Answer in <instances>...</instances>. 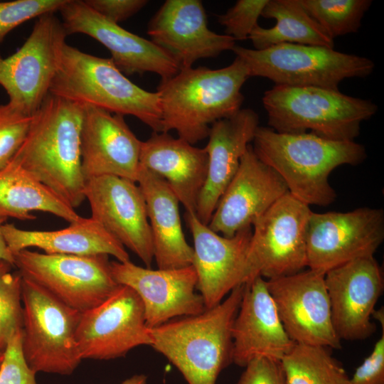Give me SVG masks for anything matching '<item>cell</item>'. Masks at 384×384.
Returning a JSON list of instances; mask_svg holds the SVG:
<instances>
[{
  "mask_svg": "<svg viewBox=\"0 0 384 384\" xmlns=\"http://www.w3.org/2000/svg\"><path fill=\"white\" fill-rule=\"evenodd\" d=\"M334 328L341 340H363L376 331L371 321L383 290L381 267L374 256L358 258L324 274Z\"/></svg>",
  "mask_w": 384,
  "mask_h": 384,
  "instance_id": "obj_17",
  "label": "cell"
},
{
  "mask_svg": "<svg viewBox=\"0 0 384 384\" xmlns=\"http://www.w3.org/2000/svg\"><path fill=\"white\" fill-rule=\"evenodd\" d=\"M245 368L236 384H286L281 361L259 357Z\"/></svg>",
  "mask_w": 384,
  "mask_h": 384,
  "instance_id": "obj_37",
  "label": "cell"
},
{
  "mask_svg": "<svg viewBox=\"0 0 384 384\" xmlns=\"http://www.w3.org/2000/svg\"><path fill=\"white\" fill-rule=\"evenodd\" d=\"M193 240L192 266L197 275L196 289L206 309L220 304L235 287L244 284L245 262L252 227L231 238L215 233L195 213L186 212Z\"/></svg>",
  "mask_w": 384,
  "mask_h": 384,
  "instance_id": "obj_21",
  "label": "cell"
},
{
  "mask_svg": "<svg viewBox=\"0 0 384 384\" xmlns=\"http://www.w3.org/2000/svg\"><path fill=\"white\" fill-rule=\"evenodd\" d=\"M20 274L68 306L82 313L104 302L119 287L109 255L47 254L24 249L13 254Z\"/></svg>",
  "mask_w": 384,
  "mask_h": 384,
  "instance_id": "obj_11",
  "label": "cell"
},
{
  "mask_svg": "<svg viewBox=\"0 0 384 384\" xmlns=\"http://www.w3.org/2000/svg\"><path fill=\"white\" fill-rule=\"evenodd\" d=\"M282 324L295 343L341 348L334 328L324 274L308 269L266 279Z\"/></svg>",
  "mask_w": 384,
  "mask_h": 384,
  "instance_id": "obj_14",
  "label": "cell"
},
{
  "mask_svg": "<svg viewBox=\"0 0 384 384\" xmlns=\"http://www.w3.org/2000/svg\"><path fill=\"white\" fill-rule=\"evenodd\" d=\"M141 142L124 116L83 104L80 151L85 181L110 175L137 183Z\"/></svg>",
  "mask_w": 384,
  "mask_h": 384,
  "instance_id": "obj_22",
  "label": "cell"
},
{
  "mask_svg": "<svg viewBox=\"0 0 384 384\" xmlns=\"http://www.w3.org/2000/svg\"><path fill=\"white\" fill-rule=\"evenodd\" d=\"M66 0H14L0 1V44L14 28L33 18L55 13Z\"/></svg>",
  "mask_w": 384,
  "mask_h": 384,
  "instance_id": "obj_33",
  "label": "cell"
},
{
  "mask_svg": "<svg viewBox=\"0 0 384 384\" xmlns=\"http://www.w3.org/2000/svg\"><path fill=\"white\" fill-rule=\"evenodd\" d=\"M232 51L249 78H265L276 85L338 90L343 80L366 78L375 68L368 58L319 46L284 43L255 50L235 45Z\"/></svg>",
  "mask_w": 384,
  "mask_h": 384,
  "instance_id": "obj_7",
  "label": "cell"
},
{
  "mask_svg": "<svg viewBox=\"0 0 384 384\" xmlns=\"http://www.w3.org/2000/svg\"><path fill=\"white\" fill-rule=\"evenodd\" d=\"M262 101L268 127L274 131L311 132L334 141H354L361 123L378 111L371 100L314 86L274 85Z\"/></svg>",
  "mask_w": 384,
  "mask_h": 384,
  "instance_id": "obj_6",
  "label": "cell"
},
{
  "mask_svg": "<svg viewBox=\"0 0 384 384\" xmlns=\"http://www.w3.org/2000/svg\"><path fill=\"white\" fill-rule=\"evenodd\" d=\"M252 142L257 157L282 177L292 196L308 206L333 203L337 196L329 181L331 173L367 157L365 146L355 141H334L311 132L280 133L259 126Z\"/></svg>",
  "mask_w": 384,
  "mask_h": 384,
  "instance_id": "obj_1",
  "label": "cell"
},
{
  "mask_svg": "<svg viewBox=\"0 0 384 384\" xmlns=\"http://www.w3.org/2000/svg\"><path fill=\"white\" fill-rule=\"evenodd\" d=\"M68 36L87 35L107 48L112 60L124 75L154 73L167 80L179 70L178 64L151 41L122 28L82 0H66L58 11Z\"/></svg>",
  "mask_w": 384,
  "mask_h": 384,
  "instance_id": "obj_15",
  "label": "cell"
},
{
  "mask_svg": "<svg viewBox=\"0 0 384 384\" xmlns=\"http://www.w3.org/2000/svg\"><path fill=\"white\" fill-rule=\"evenodd\" d=\"M33 119L13 110L7 103L0 105V170L6 166L23 144Z\"/></svg>",
  "mask_w": 384,
  "mask_h": 384,
  "instance_id": "obj_34",
  "label": "cell"
},
{
  "mask_svg": "<svg viewBox=\"0 0 384 384\" xmlns=\"http://www.w3.org/2000/svg\"><path fill=\"white\" fill-rule=\"evenodd\" d=\"M67 36L55 13H47L38 18L21 47L6 58L0 55V85L13 110L32 116L40 108L50 94Z\"/></svg>",
  "mask_w": 384,
  "mask_h": 384,
  "instance_id": "obj_9",
  "label": "cell"
},
{
  "mask_svg": "<svg viewBox=\"0 0 384 384\" xmlns=\"http://www.w3.org/2000/svg\"><path fill=\"white\" fill-rule=\"evenodd\" d=\"M110 270L119 284L130 287L139 297L149 329L206 310L202 297L196 292L197 275L192 265L151 270L130 260H116L110 262Z\"/></svg>",
  "mask_w": 384,
  "mask_h": 384,
  "instance_id": "obj_18",
  "label": "cell"
},
{
  "mask_svg": "<svg viewBox=\"0 0 384 384\" xmlns=\"http://www.w3.org/2000/svg\"><path fill=\"white\" fill-rule=\"evenodd\" d=\"M21 297L22 348L28 365L36 373L71 375L82 360L76 341L81 312L23 277Z\"/></svg>",
  "mask_w": 384,
  "mask_h": 384,
  "instance_id": "obj_8",
  "label": "cell"
},
{
  "mask_svg": "<svg viewBox=\"0 0 384 384\" xmlns=\"http://www.w3.org/2000/svg\"><path fill=\"white\" fill-rule=\"evenodd\" d=\"M287 193L282 177L257 157L250 144L208 225L215 233L231 238L238 231L252 227Z\"/></svg>",
  "mask_w": 384,
  "mask_h": 384,
  "instance_id": "obj_20",
  "label": "cell"
},
{
  "mask_svg": "<svg viewBox=\"0 0 384 384\" xmlns=\"http://www.w3.org/2000/svg\"><path fill=\"white\" fill-rule=\"evenodd\" d=\"M147 34L180 70L192 68L200 59L232 50L235 46L232 37L208 28L200 0H166L149 21Z\"/></svg>",
  "mask_w": 384,
  "mask_h": 384,
  "instance_id": "obj_19",
  "label": "cell"
},
{
  "mask_svg": "<svg viewBox=\"0 0 384 384\" xmlns=\"http://www.w3.org/2000/svg\"><path fill=\"white\" fill-rule=\"evenodd\" d=\"M329 348L295 343L281 359L286 384H350Z\"/></svg>",
  "mask_w": 384,
  "mask_h": 384,
  "instance_id": "obj_30",
  "label": "cell"
},
{
  "mask_svg": "<svg viewBox=\"0 0 384 384\" xmlns=\"http://www.w3.org/2000/svg\"><path fill=\"white\" fill-rule=\"evenodd\" d=\"M261 16L276 21L269 28L257 26L249 39L255 50L290 43L334 48V41L306 11L299 0H268Z\"/></svg>",
  "mask_w": 384,
  "mask_h": 384,
  "instance_id": "obj_29",
  "label": "cell"
},
{
  "mask_svg": "<svg viewBox=\"0 0 384 384\" xmlns=\"http://www.w3.org/2000/svg\"><path fill=\"white\" fill-rule=\"evenodd\" d=\"M83 104L49 94L13 159L73 208L85 200L80 140Z\"/></svg>",
  "mask_w": 384,
  "mask_h": 384,
  "instance_id": "obj_2",
  "label": "cell"
},
{
  "mask_svg": "<svg viewBox=\"0 0 384 384\" xmlns=\"http://www.w3.org/2000/svg\"><path fill=\"white\" fill-rule=\"evenodd\" d=\"M383 240L382 208L311 212L306 228V266L325 274L351 260L374 256Z\"/></svg>",
  "mask_w": 384,
  "mask_h": 384,
  "instance_id": "obj_12",
  "label": "cell"
},
{
  "mask_svg": "<svg viewBox=\"0 0 384 384\" xmlns=\"http://www.w3.org/2000/svg\"><path fill=\"white\" fill-rule=\"evenodd\" d=\"M306 11L333 39L358 32L371 0H299Z\"/></svg>",
  "mask_w": 384,
  "mask_h": 384,
  "instance_id": "obj_31",
  "label": "cell"
},
{
  "mask_svg": "<svg viewBox=\"0 0 384 384\" xmlns=\"http://www.w3.org/2000/svg\"><path fill=\"white\" fill-rule=\"evenodd\" d=\"M258 127L259 116L249 108L240 109L234 115L210 126L205 147L208 158L207 176L195 213L203 224L208 225Z\"/></svg>",
  "mask_w": 384,
  "mask_h": 384,
  "instance_id": "obj_24",
  "label": "cell"
},
{
  "mask_svg": "<svg viewBox=\"0 0 384 384\" xmlns=\"http://www.w3.org/2000/svg\"><path fill=\"white\" fill-rule=\"evenodd\" d=\"M309 206L287 193L252 225L244 283L260 276L271 279L291 275L306 266Z\"/></svg>",
  "mask_w": 384,
  "mask_h": 384,
  "instance_id": "obj_10",
  "label": "cell"
},
{
  "mask_svg": "<svg viewBox=\"0 0 384 384\" xmlns=\"http://www.w3.org/2000/svg\"><path fill=\"white\" fill-rule=\"evenodd\" d=\"M147 376L144 374H137L124 380L121 384H146Z\"/></svg>",
  "mask_w": 384,
  "mask_h": 384,
  "instance_id": "obj_41",
  "label": "cell"
},
{
  "mask_svg": "<svg viewBox=\"0 0 384 384\" xmlns=\"http://www.w3.org/2000/svg\"><path fill=\"white\" fill-rule=\"evenodd\" d=\"M76 341L82 359H114L137 346H151L139 297L130 287L119 285L104 302L81 313Z\"/></svg>",
  "mask_w": 384,
  "mask_h": 384,
  "instance_id": "obj_13",
  "label": "cell"
},
{
  "mask_svg": "<svg viewBox=\"0 0 384 384\" xmlns=\"http://www.w3.org/2000/svg\"><path fill=\"white\" fill-rule=\"evenodd\" d=\"M4 359V351L0 349V366Z\"/></svg>",
  "mask_w": 384,
  "mask_h": 384,
  "instance_id": "obj_42",
  "label": "cell"
},
{
  "mask_svg": "<svg viewBox=\"0 0 384 384\" xmlns=\"http://www.w3.org/2000/svg\"><path fill=\"white\" fill-rule=\"evenodd\" d=\"M137 183L144 197L154 259L158 268L176 269L192 265L193 250L182 229L176 196L164 178L141 166Z\"/></svg>",
  "mask_w": 384,
  "mask_h": 384,
  "instance_id": "obj_26",
  "label": "cell"
},
{
  "mask_svg": "<svg viewBox=\"0 0 384 384\" xmlns=\"http://www.w3.org/2000/svg\"><path fill=\"white\" fill-rule=\"evenodd\" d=\"M245 283L227 298L197 315L176 318L149 329L151 346L181 373L188 384H215L232 363V326Z\"/></svg>",
  "mask_w": 384,
  "mask_h": 384,
  "instance_id": "obj_4",
  "label": "cell"
},
{
  "mask_svg": "<svg viewBox=\"0 0 384 384\" xmlns=\"http://www.w3.org/2000/svg\"><path fill=\"white\" fill-rule=\"evenodd\" d=\"M50 93L111 113L132 115L161 132L158 93L129 80L111 58L90 55L65 43Z\"/></svg>",
  "mask_w": 384,
  "mask_h": 384,
  "instance_id": "obj_5",
  "label": "cell"
},
{
  "mask_svg": "<svg viewBox=\"0 0 384 384\" xmlns=\"http://www.w3.org/2000/svg\"><path fill=\"white\" fill-rule=\"evenodd\" d=\"M13 265L0 259V349L23 328L22 277L13 272Z\"/></svg>",
  "mask_w": 384,
  "mask_h": 384,
  "instance_id": "obj_32",
  "label": "cell"
},
{
  "mask_svg": "<svg viewBox=\"0 0 384 384\" xmlns=\"http://www.w3.org/2000/svg\"><path fill=\"white\" fill-rule=\"evenodd\" d=\"M6 220V218H0V259L6 260L14 265L13 253L8 247L2 233V225Z\"/></svg>",
  "mask_w": 384,
  "mask_h": 384,
  "instance_id": "obj_40",
  "label": "cell"
},
{
  "mask_svg": "<svg viewBox=\"0 0 384 384\" xmlns=\"http://www.w3.org/2000/svg\"><path fill=\"white\" fill-rule=\"evenodd\" d=\"M23 330H18L4 350L0 384H37L36 372L28 365L22 348Z\"/></svg>",
  "mask_w": 384,
  "mask_h": 384,
  "instance_id": "obj_36",
  "label": "cell"
},
{
  "mask_svg": "<svg viewBox=\"0 0 384 384\" xmlns=\"http://www.w3.org/2000/svg\"><path fill=\"white\" fill-rule=\"evenodd\" d=\"M33 211L55 215L69 223L80 218L74 208L12 159L0 170V218L33 220Z\"/></svg>",
  "mask_w": 384,
  "mask_h": 384,
  "instance_id": "obj_28",
  "label": "cell"
},
{
  "mask_svg": "<svg viewBox=\"0 0 384 384\" xmlns=\"http://www.w3.org/2000/svg\"><path fill=\"white\" fill-rule=\"evenodd\" d=\"M2 233L13 254L37 247L47 254L107 255L119 262L130 260L125 247L91 217H80L67 228L50 231L26 230L6 223L2 225Z\"/></svg>",
  "mask_w": 384,
  "mask_h": 384,
  "instance_id": "obj_27",
  "label": "cell"
},
{
  "mask_svg": "<svg viewBox=\"0 0 384 384\" xmlns=\"http://www.w3.org/2000/svg\"><path fill=\"white\" fill-rule=\"evenodd\" d=\"M248 78L245 64L235 57L223 68L192 67L161 80L156 92L161 132L176 131L179 138L193 145L206 139L214 122L242 109L241 89Z\"/></svg>",
  "mask_w": 384,
  "mask_h": 384,
  "instance_id": "obj_3",
  "label": "cell"
},
{
  "mask_svg": "<svg viewBox=\"0 0 384 384\" xmlns=\"http://www.w3.org/2000/svg\"><path fill=\"white\" fill-rule=\"evenodd\" d=\"M268 0H238L225 13L218 15L225 34L235 41L249 38Z\"/></svg>",
  "mask_w": 384,
  "mask_h": 384,
  "instance_id": "obj_35",
  "label": "cell"
},
{
  "mask_svg": "<svg viewBox=\"0 0 384 384\" xmlns=\"http://www.w3.org/2000/svg\"><path fill=\"white\" fill-rule=\"evenodd\" d=\"M87 6L107 20L119 23L139 12L146 0H84Z\"/></svg>",
  "mask_w": 384,
  "mask_h": 384,
  "instance_id": "obj_39",
  "label": "cell"
},
{
  "mask_svg": "<svg viewBox=\"0 0 384 384\" xmlns=\"http://www.w3.org/2000/svg\"><path fill=\"white\" fill-rule=\"evenodd\" d=\"M84 196L91 218L124 247L151 268L153 242L146 203L137 183L116 176H101L85 182Z\"/></svg>",
  "mask_w": 384,
  "mask_h": 384,
  "instance_id": "obj_16",
  "label": "cell"
},
{
  "mask_svg": "<svg viewBox=\"0 0 384 384\" xmlns=\"http://www.w3.org/2000/svg\"><path fill=\"white\" fill-rule=\"evenodd\" d=\"M231 331L232 363L242 367L259 357L281 361L295 344L284 330L266 279L260 276L245 283Z\"/></svg>",
  "mask_w": 384,
  "mask_h": 384,
  "instance_id": "obj_23",
  "label": "cell"
},
{
  "mask_svg": "<svg viewBox=\"0 0 384 384\" xmlns=\"http://www.w3.org/2000/svg\"><path fill=\"white\" fill-rule=\"evenodd\" d=\"M376 320L382 325V336L370 354L356 369L350 384H384V316Z\"/></svg>",
  "mask_w": 384,
  "mask_h": 384,
  "instance_id": "obj_38",
  "label": "cell"
},
{
  "mask_svg": "<svg viewBox=\"0 0 384 384\" xmlns=\"http://www.w3.org/2000/svg\"><path fill=\"white\" fill-rule=\"evenodd\" d=\"M205 148H198L167 132H153L142 141L139 166L164 178L186 212L196 213L208 172Z\"/></svg>",
  "mask_w": 384,
  "mask_h": 384,
  "instance_id": "obj_25",
  "label": "cell"
}]
</instances>
